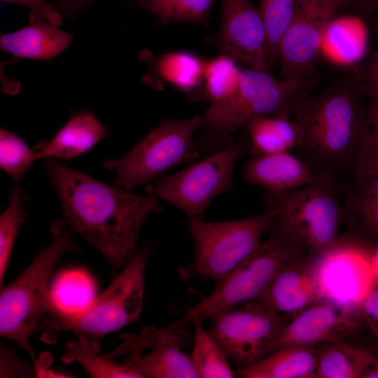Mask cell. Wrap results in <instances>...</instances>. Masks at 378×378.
<instances>
[{"mask_svg":"<svg viewBox=\"0 0 378 378\" xmlns=\"http://www.w3.org/2000/svg\"><path fill=\"white\" fill-rule=\"evenodd\" d=\"M359 6L368 12L378 11V0H356Z\"/></svg>","mask_w":378,"mask_h":378,"instance_id":"cell-43","label":"cell"},{"mask_svg":"<svg viewBox=\"0 0 378 378\" xmlns=\"http://www.w3.org/2000/svg\"><path fill=\"white\" fill-rule=\"evenodd\" d=\"M354 81L362 96L370 99L378 97V50L360 69Z\"/></svg>","mask_w":378,"mask_h":378,"instance_id":"cell-38","label":"cell"},{"mask_svg":"<svg viewBox=\"0 0 378 378\" xmlns=\"http://www.w3.org/2000/svg\"><path fill=\"white\" fill-rule=\"evenodd\" d=\"M313 259L306 255L284 267L253 301L289 317L318 301Z\"/></svg>","mask_w":378,"mask_h":378,"instance_id":"cell-17","label":"cell"},{"mask_svg":"<svg viewBox=\"0 0 378 378\" xmlns=\"http://www.w3.org/2000/svg\"><path fill=\"white\" fill-rule=\"evenodd\" d=\"M361 316L378 339V287H374L365 297L360 308Z\"/></svg>","mask_w":378,"mask_h":378,"instance_id":"cell-39","label":"cell"},{"mask_svg":"<svg viewBox=\"0 0 378 378\" xmlns=\"http://www.w3.org/2000/svg\"><path fill=\"white\" fill-rule=\"evenodd\" d=\"M317 363L316 346H290L276 349L235 373L244 378H316Z\"/></svg>","mask_w":378,"mask_h":378,"instance_id":"cell-24","label":"cell"},{"mask_svg":"<svg viewBox=\"0 0 378 378\" xmlns=\"http://www.w3.org/2000/svg\"><path fill=\"white\" fill-rule=\"evenodd\" d=\"M184 329L173 323L161 328L148 326L139 334H122L113 354L142 378H197L190 354L181 350Z\"/></svg>","mask_w":378,"mask_h":378,"instance_id":"cell-14","label":"cell"},{"mask_svg":"<svg viewBox=\"0 0 378 378\" xmlns=\"http://www.w3.org/2000/svg\"><path fill=\"white\" fill-rule=\"evenodd\" d=\"M316 176L302 158L290 152L254 155L244 169L248 183L270 192L300 188L313 182Z\"/></svg>","mask_w":378,"mask_h":378,"instance_id":"cell-20","label":"cell"},{"mask_svg":"<svg viewBox=\"0 0 378 378\" xmlns=\"http://www.w3.org/2000/svg\"><path fill=\"white\" fill-rule=\"evenodd\" d=\"M195 342L190 354L193 368L200 378H232L236 375L225 352L202 326L194 320Z\"/></svg>","mask_w":378,"mask_h":378,"instance_id":"cell-29","label":"cell"},{"mask_svg":"<svg viewBox=\"0 0 378 378\" xmlns=\"http://www.w3.org/2000/svg\"><path fill=\"white\" fill-rule=\"evenodd\" d=\"M343 220L351 237L363 247L378 249V174L355 175L342 204Z\"/></svg>","mask_w":378,"mask_h":378,"instance_id":"cell-18","label":"cell"},{"mask_svg":"<svg viewBox=\"0 0 378 378\" xmlns=\"http://www.w3.org/2000/svg\"><path fill=\"white\" fill-rule=\"evenodd\" d=\"M377 162H378V127L371 126L362 142L353 167V175L363 174Z\"/></svg>","mask_w":378,"mask_h":378,"instance_id":"cell-35","label":"cell"},{"mask_svg":"<svg viewBox=\"0 0 378 378\" xmlns=\"http://www.w3.org/2000/svg\"><path fill=\"white\" fill-rule=\"evenodd\" d=\"M313 272L318 300L358 312L377 280L363 249L337 242L314 257Z\"/></svg>","mask_w":378,"mask_h":378,"instance_id":"cell-13","label":"cell"},{"mask_svg":"<svg viewBox=\"0 0 378 378\" xmlns=\"http://www.w3.org/2000/svg\"><path fill=\"white\" fill-rule=\"evenodd\" d=\"M317 82L315 78L276 79L267 71L242 69L237 92L225 102L210 104L205 112L203 132L197 141L201 153L229 144L231 134L246 128L255 118L291 116Z\"/></svg>","mask_w":378,"mask_h":378,"instance_id":"cell-3","label":"cell"},{"mask_svg":"<svg viewBox=\"0 0 378 378\" xmlns=\"http://www.w3.org/2000/svg\"><path fill=\"white\" fill-rule=\"evenodd\" d=\"M270 235L255 252L222 280L206 297L177 320L186 328L194 320L213 321L217 316L256 299L286 266L308 255L281 232Z\"/></svg>","mask_w":378,"mask_h":378,"instance_id":"cell-7","label":"cell"},{"mask_svg":"<svg viewBox=\"0 0 378 378\" xmlns=\"http://www.w3.org/2000/svg\"><path fill=\"white\" fill-rule=\"evenodd\" d=\"M44 167L59 197L64 223L96 248L118 274L137 252L146 218L160 211L158 198L104 183L54 158H45Z\"/></svg>","mask_w":378,"mask_h":378,"instance_id":"cell-1","label":"cell"},{"mask_svg":"<svg viewBox=\"0 0 378 378\" xmlns=\"http://www.w3.org/2000/svg\"><path fill=\"white\" fill-rule=\"evenodd\" d=\"M61 360L64 364L77 362L88 374L95 378H141L135 371L101 355L97 336L80 334L76 340L66 344Z\"/></svg>","mask_w":378,"mask_h":378,"instance_id":"cell-26","label":"cell"},{"mask_svg":"<svg viewBox=\"0 0 378 378\" xmlns=\"http://www.w3.org/2000/svg\"><path fill=\"white\" fill-rule=\"evenodd\" d=\"M372 270L378 280V249L374 252L373 257L370 258Z\"/></svg>","mask_w":378,"mask_h":378,"instance_id":"cell-44","label":"cell"},{"mask_svg":"<svg viewBox=\"0 0 378 378\" xmlns=\"http://www.w3.org/2000/svg\"><path fill=\"white\" fill-rule=\"evenodd\" d=\"M0 377H29L35 373L34 365L19 358L4 344H1Z\"/></svg>","mask_w":378,"mask_h":378,"instance_id":"cell-37","label":"cell"},{"mask_svg":"<svg viewBox=\"0 0 378 378\" xmlns=\"http://www.w3.org/2000/svg\"><path fill=\"white\" fill-rule=\"evenodd\" d=\"M241 71L237 62L223 54L206 60L203 84L191 99L210 104L227 100L239 88Z\"/></svg>","mask_w":378,"mask_h":378,"instance_id":"cell-27","label":"cell"},{"mask_svg":"<svg viewBox=\"0 0 378 378\" xmlns=\"http://www.w3.org/2000/svg\"><path fill=\"white\" fill-rule=\"evenodd\" d=\"M68 228L62 219L54 222L51 244L13 281L1 288L0 335L17 343L33 360L36 356L29 338L41 331L43 315L55 310L48 286L50 274L62 255L79 251L72 231Z\"/></svg>","mask_w":378,"mask_h":378,"instance_id":"cell-4","label":"cell"},{"mask_svg":"<svg viewBox=\"0 0 378 378\" xmlns=\"http://www.w3.org/2000/svg\"><path fill=\"white\" fill-rule=\"evenodd\" d=\"M92 279L80 271H69L55 280L51 295L55 310L64 316L77 313L87 307L95 298Z\"/></svg>","mask_w":378,"mask_h":378,"instance_id":"cell-30","label":"cell"},{"mask_svg":"<svg viewBox=\"0 0 378 378\" xmlns=\"http://www.w3.org/2000/svg\"><path fill=\"white\" fill-rule=\"evenodd\" d=\"M3 2L18 4L30 9L29 22L44 21L59 27L62 16L58 10L46 0H1Z\"/></svg>","mask_w":378,"mask_h":378,"instance_id":"cell-36","label":"cell"},{"mask_svg":"<svg viewBox=\"0 0 378 378\" xmlns=\"http://www.w3.org/2000/svg\"><path fill=\"white\" fill-rule=\"evenodd\" d=\"M99 0H55L57 6L66 17L71 18L76 12L85 9Z\"/></svg>","mask_w":378,"mask_h":378,"instance_id":"cell-40","label":"cell"},{"mask_svg":"<svg viewBox=\"0 0 378 378\" xmlns=\"http://www.w3.org/2000/svg\"><path fill=\"white\" fill-rule=\"evenodd\" d=\"M139 59L145 61L148 66L143 82L154 88L160 90L166 83L192 97L203 84L206 60L195 53L176 51L156 56L144 50Z\"/></svg>","mask_w":378,"mask_h":378,"instance_id":"cell-19","label":"cell"},{"mask_svg":"<svg viewBox=\"0 0 378 378\" xmlns=\"http://www.w3.org/2000/svg\"><path fill=\"white\" fill-rule=\"evenodd\" d=\"M364 321L360 312L318 300L295 315L282 328L268 354L286 346L346 342Z\"/></svg>","mask_w":378,"mask_h":378,"instance_id":"cell-15","label":"cell"},{"mask_svg":"<svg viewBox=\"0 0 378 378\" xmlns=\"http://www.w3.org/2000/svg\"><path fill=\"white\" fill-rule=\"evenodd\" d=\"M289 316L255 301L224 312L213 319L209 330L237 370L246 368L268 354Z\"/></svg>","mask_w":378,"mask_h":378,"instance_id":"cell-11","label":"cell"},{"mask_svg":"<svg viewBox=\"0 0 378 378\" xmlns=\"http://www.w3.org/2000/svg\"><path fill=\"white\" fill-rule=\"evenodd\" d=\"M203 125L200 115L164 120L125 155L104 160L103 164L115 174V186L131 190L150 183L166 171L197 160L201 151L194 134Z\"/></svg>","mask_w":378,"mask_h":378,"instance_id":"cell-8","label":"cell"},{"mask_svg":"<svg viewBox=\"0 0 378 378\" xmlns=\"http://www.w3.org/2000/svg\"><path fill=\"white\" fill-rule=\"evenodd\" d=\"M367 113L372 127H378V97L370 99Z\"/></svg>","mask_w":378,"mask_h":378,"instance_id":"cell-42","label":"cell"},{"mask_svg":"<svg viewBox=\"0 0 378 378\" xmlns=\"http://www.w3.org/2000/svg\"><path fill=\"white\" fill-rule=\"evenodd\" d=\"M51 358L48 354H43L41 357L36 360L34 368L35 374L37 377H62L60 374L55 373L52 370H49ZM64 376V375H63ZM65 377V376H64Z\"/></svg>","mask_w":378,"mask_h":378,"instance_id":"cell-41","label":"cell"},{"mask_svg":"<svg viewBox=\"0 0 378 378\" xmlns=\"http://www.w3.org/2000/svg\"><path fill=\"white\" fill-rule=\"evenodd\" d=\"M247 150L248 139L239 138L176 174L153 180L146 194L174 204L188 218L202 217L216 196L232 190L237 162Z\"/></svg>","mask_w":378,"mask_h":378,"instance_id":"cell-10","label":"cell"},{"mask_svg":"<svg viewBox=\"0 0 378 378\" xmlns=\"http://www.w3.org/2000/svg\"><path fill=\"white\" fill-rule=\"evenodd\" d=\"M335 181L332 174L322 173L300 188L267 191L266 207L274 213L270 229L285 234L312 257L331 248L337 242L343 220L342 204L336 195Z\"/></svg>","mask_w":378,"mask_h":378,"instance_id":"cell-5","label":"cell"},{"mask_svg":"<svg viewBox=\"0 0 378 378\" xmlns=\"http://www.w3.org/2000/svg\"><path fill=\"white\" fill-rule=\"evenodd\" d=\"M295 0H260L258 8L266 34V59L271 69L279 63V47L293 15Z\"/></svg>","mask_w":378,"mask_h":378,"instance_id":"cell-32","label":"cell"},{"mask_svg":"<svg viewBox=\"0 0 378 378\" xmlns=\"http://www.w3.org/2000/svg\"><path fill=\"white\" fill-rule=\"evenodd\" d=\"M25 200L22 190L13 185L9 193L6 209L0 216V287L4 286V276L20 224L23 220V204Z\"/></svg>","mask_w":378,"mask_h":378,"instance_id":"cell-33","label":"cell"},{"mask_svg":"<svg viewBox=\"0 0 378 378\" xmlns=\"http://www.w3.org/2000/svg\"><path fill=\"white\" fill-rule=\"evenodd\" d=\"M152 249L137 251L111 284L83 310L58 318H43L41 340L55 344L62 332L94 336L111 333L139 319L144 295V276Z\"/></svg>","mask_w":378,"mask_h":378,"instance_id":"cell-6","label":"cell"},{"mask_svg":"<svg viewBox=\"0 0 378 378\" xmlns=\"http://www.w3.org/2000/svg\"><path fill=\"white\" fill-rule=\"evenodd\" d=\"M36 160L34 150H31L22 138L1 129L0 167L12 179L20 180Z\"/></svg>","mask_w":378,"mask_h":378,"instance_id":"cell-34","label":"cell"},{"mask_svg":"<svg viewBox=\"0 0 378 378\" xmlns=\"http://www.w3.org/2000/svg\"><path fill=\"white\" fill-rule=\"evenodd\" d=\"M330 55L346 64L358 61L365 48L363 24L354 18H335L327 26L322 46Z\"/></svg>","mask_w":378,"mask_h":378,"instance_id":"cell-28","label":"cell"},{"mask_svg":"<svg viewBox=\"0 0 378 378\" xmlns=\"http://www.w3.org/2000/svg\"><path fill=\"white\" fill-rule=\"evenodd\" d=\"M274 217L267 208L261 214L229 221L188 218L195 244L191 270L201 278L222 280L255 252Z\"/></svg>","mask_w":378,"mask_h":378,"instance_id":"cell-9","label":"cell"},{"mask_svg":"<svg viewBox=\"0 0 378 378\" xmlns=\"http://www.w3.org/2000/svg\"><path fill=\"white\" fill-rule=\"evenodd\" d=\"M72 37L71 34L38 20L14 32L1 34L0 48L17 58L48 62L65 50Z\"/></svg>","mask_w":378,"mask_h":378,"instance_id":"cell-22","label":"cell"},{"mask_svg":"<svg viewBox=\"0 0 378 378\" xmlns=\"http://www.w3.org/2000/svg\"><path fill=\"white\" fill-rule=\"evenodd\" d=\"M215 0H135L160 25L174 22L206 24Z\"/></svg>","mask_w":378,"mask_h":378,"instance_id":"cell-31","label":"cell"},{"mask_svg":"<svg viewBox=\"0 0 378 378\" xmlns=\"http://www.w3.org/2000/svg\"><path fill=\"white\" fill-rule=\"evenodd\" d=\"M254 155L290 152L302 143L298 124L290 115H265L253 119L245 128Z\"/></svg>","mask_w":378,"mask_h":378,"instance_id":"cell-25","label":"cell"},{"mask_svg":"<svg viewBox=\"0 0 378 378\" xmlns=\"http://www.w3.org/2000/svg\"><path fill=\"white\" fill-rule=\"evenodd\" d=\"M217 45L221 54L237 63L270 72L264 24L250 0H221Z\"/></svg>","mask_w":378,"mask_h":378,"instance_id":"cell-16","label":"cell"},{"mask_svg":"<svg viewBox=\"0 0 378 378\" xmlns=\"http://www.w3.org/2000/svg\"><path fill=\"white\" fill-rule=\"evenodd\" d=\"M316 378H378V358L339 342L318 345Z\"/></svg>","mask_w":378,"mask_h":378,"instance_id":"cell-23","label":"cell"},{"mask_svg":"<svg viewBox=\"0 0 378 378\" xmlns=\"http://www.w3.org/2000/svg\"><path fill=\"white\" fill-rule=\"evenodd\" d=\"M349 0H295L279 47V79L314 78L325 31Z\"/></svg>","mask_w":378,"mask_h":378,"instance_id":"cell-12","label":"cell"},{"mask_svg":"<svg viewBox=\"0 0 378 378\" xmlns=\"http://www.w3.org/2000/svg\"><path fill=\"white\" fill-rule=\"evenodd\" d=\"M362 97L354 80L342 79L295 107L302 136L298 148L315 174L352 172L371 127Z\"/></svg>","mask_w":378,"mask_h":378,"instance_id":"cell-2","label":"cell"},{"mask_svg":"<svg viewBox=\"0 0 378 378\" xmlns=\"http://www.w3.org/2000/svg\"><path fill=\"white\" fill-rule=\"evenodd\" d=\"M108 134V130L91 111H80L71 117L49 141L36 147V158H75L90 150Z\"/></svg>","mask_w":378,"mask_h":378,"instance_id":"cell-21","label":"cell"}]
</instances>
